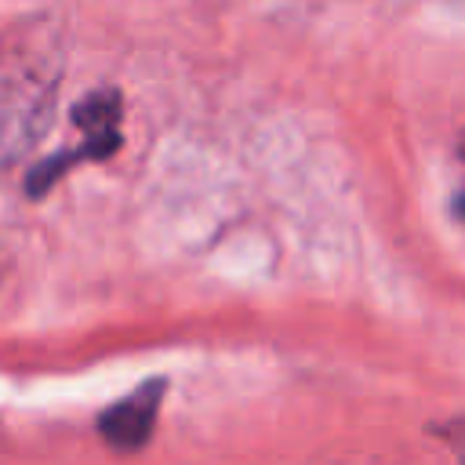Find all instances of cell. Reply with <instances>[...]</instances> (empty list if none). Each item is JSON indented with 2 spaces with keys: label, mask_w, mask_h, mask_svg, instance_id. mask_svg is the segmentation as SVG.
I'll list each match as a JSON object with an SVG mask.
<instances>
[{
  "label": "cell",
  "mask_w": 465,
  "mask_h": 465,
  "mask_svg": "<svg viewBox=\"0 0 465 465\" xmlns=\"http://www.w3.org/2000/svg\"><path fill=\"white\" fill-rule=\"evenodd\" d=\"M73 124L84 131V142L76 149L54 153L51 163L58 174H65L69 167L84 163V160H105L120 149V94L116 91H91L87 98L76 102L73 109Z\"/></svg>",
  "instance_id": "cell-1"
},
{
  "label": "cell",
  "mask_w": 465,
  "mask_h": 465,
  "mask_svg": "<svg viewBox=\"0 0 465 465\" xmlns=\"http://www.w3.org/2000/svg\"><path fill=\"white\" fill-rule=\"evenodd\" d=\"M163 392H167V381L163 378H149L142 381L134 392H127L124 400L109 403L102 414H98V432L102 440L113 447V450H142L156 429V418H160V403H163Z\"/></svg>",
  "instance_id": "cell-2"
},
{
  "label": "cell",
  "mask_w": 465,
  "mask_h": 465,
  "mask_svg": "<svg viewBox=\"0 0 465 465\" xmlns=\"http://www.w3.org/2000/svg\"><path fill=\"white\" fill-rule=\"evenodd\" d=\"M454 211H458V218H465V193H458V200H454Z\"/></svg>",
  "instance_id": "cell-3"
},
{
  "label": "cell",
  "mask_w": 465,
  "mask_h": 465,
  "mask_svg": "<svg viewBox=\"0 0 465 465\" xmlns=\"http://www.w3.org/2000/svg\"><path fill=\"white\" fill-rule=\"evenodd\" d=\"M458 153H461V160H465V131H461V138H458Z\"/></svg>",
  "instance_id": "cell-4"
}]
</instances>
